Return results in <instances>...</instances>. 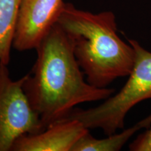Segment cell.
Returning a JSON list of instances; mask_svg holds the SVG:
<instances>
[{
	"mask_svg": "<svg viewBox=\"0 0 151 151\" xmlns=\"http://www.w3.org/2000/svg\"><path fill=\"white\" fill-rule=\"evenodd\" d=\"M150 125L151 114L127 129L109 135L104 139H96L90 134L89 131L76 143L71 151H118L136 132L143 128H149Z\"/></svg>",
	"mask_w": 151,
	"mask_h": 151,
	"instance_id": "cell-7",
	"label": "cell"
},
{
	"mask_svg": "<svg viewBox=\"0 0 151 151\" xmlns=\"http://www.w3.org/2000/svg\"><path fill=\"white\" fill-rule=\"evenodd\" d=\"M132 151H151V125L129 146Z\"/></svg>",
	"mask_w": 151,
	"mask_h": 151,
	"instance_id": "cell-9",
	"label": "cell"
},
{
	"mask_svg": "<svg viewBox=\"0 0 151 151\" xmlns=\"http://www.w3.org/2000/svg\"><path fill=\"white\" fill-rule=\"evenodd\" d=\"M22 0H0V62L8 65Z\"/></svg>",
	"mask_w": 151,
	"mask_h": 151,
	"instance_id": "cell-8",
	"label": "cell"
},
{
	"mask_svg": "<svg viewBox=\"0 0 151 151\" xmlns=\"http://www.w3.org/2000/svg\"><path fill=\"white\" fill-rule=\"evenodd\" d=\"M56 22L69 37L90 84L107 88L116 79L129 76L134 64V49L119 37L113 12L93 14L65 2Z\"/></svg>",
	"mask_w": 151,
	"mask_h": 151,
	"instance_id": "cell-2",
	"label": "cell"
},
{
	"mask_svg": "<svg viewBox=\"0 0 151 151\" xmlns=\"http://www.w3.org/2000/svg\"><path fill=\"white\" fill-rule=\"evenodd\" d=\"M63 0H22L13 47L18 51L36 49L57 22Z\"/></svg>",
	"mask_w": 151,
	"mask_h": 151,
	"instance_id": "cell-5",
	"label": "cell"
},
{
	"mask_svg": "<svg viewBox=\"0 0 151 151\" xmlns=\"http://www.w3.org/2000/svg\"><path fill=\"white\" fill-rule=\"evenodd\" d=\"M89 132L76 119L64 118L39 133L17 139L11 151H71L76 143Z\"/></svg>",
	"mask_w": 151,
	"mask_h": 151,
	"instance_id": "cell-6",
	"label": "cell"
},
{
	"mask_svg": "<svg viewBox=\"0 0 151 151\" xmlns=\"http://www.w3.org/2000/svg\"><path fill=\"white\" fill-rule=\"evenodd\" d=\"M36 50L37 60L22 87L44 129L66 118L76 105L106 99L114 92L85 81L70 40L57 22Z\"/></svg>",
	"mask_w": 151,
	"mask_h": 151,
	"instance_id": "cell-1",
	"label": "cell"
},
{
	"mask_svg": "<svg viewBox=\"0 0 151 151\" xmlns=\"http://www.w3.org/2000/svg\"><path fill=\"white\" fill-rule=\"evenodd\" d=\"M7 66L0 62V151H11L20 137L45 129L23 90L24 76L12 80Z\"/></svg>",
	"mask_w": 151,
	"mask_h": 151,
	"instance_id": "cell-4",
	"label": "cell"
},
{
	"mask_svg": "<svg viewBox=\"0 0 151 151\" xmlns=\"http://www.w3.org/2000/svg\"><path fill=\"white\" fill-rule=\"evenodd\" d=\"M135 51V60L129 78L122 89L94 108H74L65 118L76 119L88 129H102L106 135L124 127L127 113L137 104L151 99V52L138 41L128 39Z\"/></svg>",
	"mask_w": 151,
	"mask_h": 151,
	"instance_id": "cell-3",
	"label": "cell"
}]
</instances>
